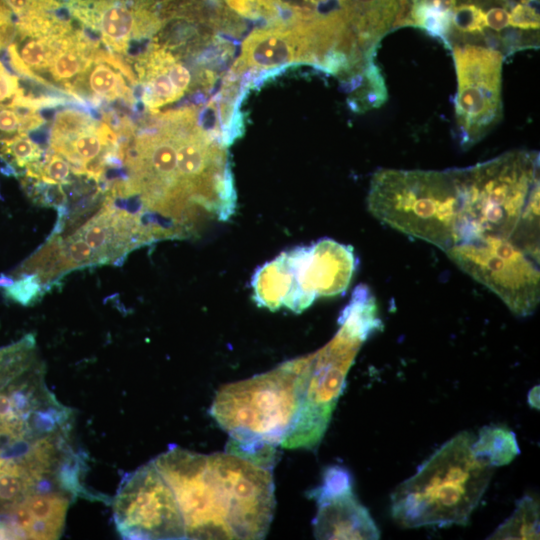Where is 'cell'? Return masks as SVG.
Listing matches in <instances>:
<instances>
[{
	"label": "cell",
	"instance_id": "1",
	"mask_svg": "<svg viewBox=\"0 0 540 540\" xmlns=\"http://www.w3.org/2000/svg\"><path fill=\"white\" fill-rule=\"evenodd\" d=\"M153 464L171 489L185 539H261L275 507L272 465L226 451L181 448Z\"/></svg>",
	"mask_w": 540,
	"mask_h": 540
},
{
	"label": "cell",
	"instance_id": "2",
	"mask_svg": "<svg viewBox=\"0 0 540 540\" xmlns=\"http://www.w3.org/2000/svg\"><path fill=\"white\" fill-rule=\"evenodd\" d=\"M458 172L460 243L485 237L510 239L539 257L538 153L510 151Z\"/></svg>",
	"mask_w": 540,
	"mask_h": 540
},
{
	"label": "cell",
	"instance_id": "3",
	"mask_svg": "<svg viewBox=\"0 0 540 540\" xmlns=\"http://www.w3.org/2000/svg\"><path fill=\"white\" fill-rule=\"evenodd\" d=\"M310 355L250 379L224 385L211 414L230 435L227 451L274 460L275 447L292 432L304 398Z\"/></svg>",
	"mask_w": 540,
	"mask_h": 540
},
{
	"label": "cell",
	"instance_id": "4",
	"mask_svg": "<svg viewBox=\"0 0 540 540\" xmlns=\"http://www.w3.org/2000/svg\"><path fill=\"white\" fill-rule=\"evenodd\" d=\"M475 437L460 432L445 442L391 495V514L402 527L467 525L485 493L492 467L475 456Z\"/></svg>",
	"mask_w": 540,
	"mask_h": 540
},
{
	"label": "cell",
	"instance_id": "5",
	"mask_svg": "<svg viewBox=\"0 0 540 540\" xmlns=\"http://www.w3.org/2000/svg\"><path fill=\"white\" fill-rule=\"evenodd\" d=\"M368 209L379 221L446 252L461 241L458 169H381L370 183Z\"/></svg>",
	"mask_w": 540,
	"mask_h": 540
},
{
	"label": "cell",
	"instance_id": "6",
	"mask_svg": "<svg viewBox=\"0 0 540 540\" xmlns=\"http://www.w3.org/2000/svg\"><path fill=\"white\" fill-rule=\"evenodd\" d=\"M339 323L341 327L335 337L310 355L301 410L282 448L312 449L319 444L343 392L348 371L362 343L372 334L367 327L350 319L340 318Z\"/></svg>",
	"mask_w": 540,
	"mask_h": 540
},
{
	"label": "cell",
	"instance_id": "7",
	"mask_svg": "<svg viewBox=\"0 0 540 540\" xmlns=\"http://www.w3.org/2000/svg\"><path fill=\"white\" fill-rule=\"evenodd\" d=\"M464 272L493 291L517 316L531 315L540 298L539 258L510 239L485 237L445 252Z\"/></svg>",
	"mask_w": 540,
	"mask_h": 540
},
{
	"label": "cell",
	"instance_id": "8",
	"mask_svg": "<svg viewBox=\"0 0 540 540\" xmlns=\"http://www.w3.org/2000/svg\"><path fill=\"white\" fill-rule=\"evenodd\" d=\"M457 75L455 114L461 147L480 141L502 118V52L458 44L452 49Z\"/></svg>",
	"mask_w": 540,
	"mask_h": 540
},
{
	"label": "cell",
	"instance_id": "9",
	"mask_svg": "<svg viewBox=\"0 0 540 540\" xmlns=\"http://www.w3.org/2000/svg\"><path fill=\"white\" fill-rule=\"evenodd\" d=\"M114 517L128 539H185L171 489L152 461L123 481Z\"/></svg>",
	"mask_w": 540,
	"mask_h": 540
},
{
	"label": "cell",
	"instance_id": "10",
	"mask_svg": "<svg viewBox=\"0 0 540 540\" xmlns=\"http://www.w3.org/2000/svg\"><path fill=\"white\" fill-rule=\"evenodd\" d=\"M309 496L317 503L313 521L315 538L379 539L380 531L353 494L351 475L345 468L329 467L321 485Z\"/></svg>",
	"mask_w": 540,
	"mask_h": 540
},
{
	"label": "cell",
	"instance_id": "11",
	"mask_svg": "<svg viewBox=\"0 0 540 540\" xmlns=\"http://www.w3.org/2000/svg\"><path fill=\"white\" fill-rule=\"evenodd\" d=\"M71 17L96 32L113 53L122 57L132 41L150 37L149 19L140 0H66Z\"/></svg>",
	"mask_w": 540,
	"mask_h": 540
},
{
	"label": "cell",
	"instance_id": "12",
	"mask_svg": "<svg viewBox=\"0 0 540 540\" xmlns=\"http://www.w3.org/2000/svg\"><path fill=\"white\" fill-rule=\"evenodd\" d=\"M296 62L313 64L309 20L276 23L253 30L243 41L236 73L245 68L273 69Z\"/></svg>",
	"mask_w": 540,
	"mask_h": 540
},
{
	"label": "cell",
	"instance_id": "13",
	"mask_svg": "<svg viewBox=\"0 0 540 540\" xmlns=\"http://www.w3.org/2000/svg\"><path fill=\"white\" fill-rule=\"evenodd\" d=\"M350 26L362 44L376 50L381 38L394 28L399 0H339Z\"/></svg>",
	"mask_w": 540,
	"mask_h": 540
},
{
	"label": "cell",
	"instance_id": "14",
	"mask_svg": "<svg viewBox=\"0 0 540 540\" xmlns=\"http://www.w3.org/2000/svg\"><path fill=\"white\" fill-rule=\"evenodd\" d=\"M23 503L32 517L28 539H57L64 526L69 507L67 495L55 491L35 492Z\"/></svg>",
	"mask_w": 540,
	"mask_h": 540
},
{
	"label": "cell",
	"instance_id": "15",
	"mask_svg": "<svg viewBox=\"0 0 540 540\" xmlns=\"http://www.w3.org/2000/svg\"><path fill=\"white\" fill-rule=\"evenodd\" d=\"M44 478L35 472L22 458L0 457V507L11 511L29 495L37 492L35 487Z\"/></svg>",
	"mask_w": 540,
	"mask_h": 540
},
{
	"label": "cell",
	"instance_id": "16",
	"mask_svg": "<svg viewBox=\"0 0 540 540\" xmlns=\"http://www.w3.org/2000/svg\"><path fill=\"white\" fill-rule=\"evenodd\" d=\"M472 450L491 467L507 465L520 453L514 432L502 426H484Z\"/></svg>",
	"mask_w": 540,
	"mask_h": 540
},
{
	"label": "cell",
	"instance_id": "17",
	"mask_svg": "<svg viewBox=\"0 0 540 540\" xmlns=\"http://www.w3.org/2000/svg\"><path fill=\"white\" fill-rule=\"evenodd\" d=\"M539 503L531 496H524L516 509L489 537V539H538Z\"/></svg>",
	"mask_w": 540,
	"mask_h": 540
},
{
	"label": "cell",
	"instance_id": "18",
	"mask_svg": "<svg viewBox=\"0 0 540 540\" xmlns=\"http://www.w3.org/2000/svg\"><path fill=\"white\" fill-rule=\"evenodd\" d=\"M44 154L40 145L26 133L0 140V158L15 175L21 174L27 167L41 161Z\"/></svg>",
	"mask_w": 540,
	"mask_h": 540
},
{
	"label": "cell",
	"instance_id": "19",
	"mask_svg": "<svg viewBox=\"0 0 540 540\" xmlns=\"http://www.w3.org/2000/svg\"><path fill=\"white\" fill-rule=\"evenodd\" d=\"M35 339L26 335L20 341L0 348V384L13 380L32 364Z\"/></svg>",
	"mask_w": 540,
	"mask_h": 540
},
{
	"label": "cell",
	"instance_id": "20",
	"mask_svg": "<svg viewBox=\"0 0 540 540\" xmlns=\"http://www.w3.org/2000/svg\"><path fill=\"white\" fill-rule=\"evenodd\" d=\"M4 295L24 306L36 303L44 294L45 286L35 274H13L0 278Z\"/></svg>",
	"mask_w": 540,
	"mask_h": 540
},
{
	"label": "cell",
	"instance_id": "21",
	"mask_svg": "<svg viewBox=\"0 0 540 540\" xmlns=\"http://www.w3.org/2000/svg\"><path fill=\"white\" fill-rule=\"evenodd\" d=\"M96 122L90 113L80 109L64 108L59 110L53 118L49 141L73 136Z\"/></svg>",
	"mask_w": 540,
	"mask_h": 540
},
{
	"label": "cell",
	"instance_id": "22",
	"mask_svg": "<svg viewBox=\"0 0 540 540\" xmlns=\"http://www.w3.org/2000/svg\"><path fill=\"white\" fill-rule=\"evenodd\" d=\"M453 30L463 35L485 34L486 22L482 8L468 0H457L451 18Z\"/></svg>",
	"mask_w": 540,
	"mask_h": 540
},
{
	"label": "cell",
	"instance_id": "23",
	"mask_svg": "<svg viewBox=\"0 0 540 540\" xmlns=\"http://www.w3.org/2000/svg\"><path fill=\"white\" fill-rule=\"evenodd\" d=\"M539 0H520L510 9L509 26L519 30H539Z\"/></svg>",
	"mask_w": 540,
	"mask_h": 540
},
{
	"label": "cell",
	"instance_id": "24",
	"mask_svg": "<svg viewBox=\"0 0 540 540\" xmlns=\"http://www.w3.org/2000/svg\"><path fill=\"white\" fill-rule=\"evenodd\" d=\"M509 9H511L509 6L495 4L489 6L486 11L483 10L485 14L486 27L495 33H501L509 26Z\"/></svg>",
	"mask_w": 540,
	"mask_h": 540
},
{
	"label": "cell",
	"instance_id": "25",
	"mask_svg": "<svg viewBox=\"0 0 540 540\" xmlns=\"http://www.w3.org/2000/svg\"><path fill=\"white\" fill-rule=\"evenodd\" d=\"M168 76L181 95L188 90L191 83V74L182 63L177 62V60L174 61L168 68Z\"/></svg>",
	"mask_w": 540,
	"mask_h": 540
}]
</instances>
